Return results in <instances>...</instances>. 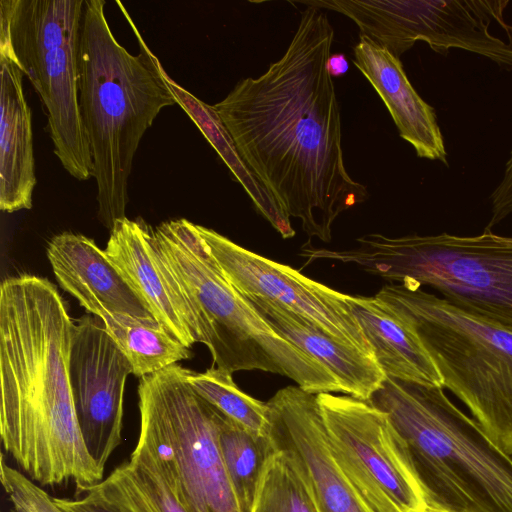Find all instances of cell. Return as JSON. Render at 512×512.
<instances>
[{"instance_id": "obj_1", "label": "cell", "mask_w": 512, "mask_h": 512, "mask_svg": "<svg viewBox=\"0 0 512 512\" xmlns=\"http://www.w3.org/2000/svg\"><path fill=\"white\" fill-rule=\"evenodd\" d=\"M333 40L327 15L307 6L283 56L212 105L282 213L324 242L336 218L368 198L344 162L340 108L327 68Z\"/></svg>"}, {"instance_id": "obj_2", "label": "cell", "mask_w": 512, "mask_h": 512, "mask_svg": "<svg viewBox=\"0 0 512 512\" xmlns=\"http://www.w3.org/2000/svg\"><path fill=\"white\" fill-rule=\"evenodd\" d=\"M74 322L56 287L30 274L0 287V434L18 470L41 487L100 483L69 380Z\"/></svg>"}, {"instance_id": "obj_3", "label": "cell", "mask_w": 512, "mask_h": 512, "mask_svg": "<svg viewBox=\"0 0 512 512\" xmlns=\"http://www.w3.org/2000/svg\"><path fill=\"white\" fill-rule=\"evenodd\" d=\"M139 44L133 55L114 37L105 1L84 0L78 49V100L97 185L98 218L111 230L126 217L128 179L141 138L176 104L158 58L117 1Z\"/></svg>"}, {"instance_id": "obj_4", "label": "cell", "mask_w": 512, "mask_h": 512, "mask_svg": "<svg viewBox=\"0 0 512 512\" xmlns=\"http://www.w3.org/2000/svg\"><path fill=\"white\" fill-rule=\"evenodd\" d=\"M367 402L388 416L400 436L427 508L512 512V456L443 387L387 377Z\"/></svg>"}, {"instance_id": "obj_5", "label": "cell", "mask_w": 512, "mask_h": 512, "mask_svg": "<svg viewBox=\"0 0 512 512\" xmlns=\"http://www.w3.org/2000/svg\"><path fill=\"white\" fill-rule=\"evenodd\" d=\"M417 334L448 388L489 438L512 456V332L422 287L384 285L375 295Z\"/></svg>"}, {"instance_id": "obj_6", "label": "cell", "mask_w": 512, "mask_h": 512, "mask_svg": "<svg viewBox=\"0 0 512 512\" xmlns=\"http://www.w3.org/2000/svg\"><path fill=\"white\" fill-rule=\"evenodd\" d=\"M348 250L323 249V260L354 264L399 283L428 286L454 306L512 332V237L489 228L387 237L372 233Z\"/></svg>"}, {"instance_id": "obj_7", "label": "cell", "mask_w": 512, "mask_h": 512, "mask_svg": "<svg viewBox=\"0 0 512 512\" xmlns=\"http://www.w3.org/2000/svg\"><path fill=\"white\" fill-rule=\"evenodd\" d=\"M84 0H0V53L28 77L45 107L54 153L77 180L93 176L78 100Z\"/></svg>"}, {"instance_id": "obj_8", "label": "cell", "mask_w": 512, "mask_h": 512, "mask_svg": "<svg viewBox=\"0 0 512 512\" xmlns=\"http://www.w3.org/2000/svg\"><path fill=\"white\" fill-rule=\"evenodd\" d=\"M189 370L174 364L139 379L140 434L187 512H241L219 447L220 411L193 390Z\"/></svg>"}, {"instance_id": "obj_9", "label": "cell", "mask_w": 512, "mask_h": 512, "mask_svg": "<svg viewBox=\"0 0 512 512\" xmlns=\"http://www.w3.org/2000/svg\"><path fill=\"white\" fill-rule=\"evenodd\" d=\"M507 0L380 1L331 0L328 9L350 18L365 36L397 58L417 41L442 55L452 48L512 69V38L490 31L493 22L512 37L504 19Z\"/></svg>"}, {"instance_id": "obj_10", "label": "cell", "mask_w": 512, "mask_h": 512, "mask_svg": "<svg viewBox=\"0 0 512 512\" xmlns=\"http://www.w3.org/2000/svg\"><path fill=\"white\" fill-rule=\"evenodd\" d=\"M316 398L336 462L373 511H424V493L388 416L351 396Z\"/></svg>"}, {"instance_id": "obj_11", "label": "cell", "mask_w": 512, "mask_h": 512, "mask_svg": "<svg viewBox=\"0 0 512 512\" xmlns=\"http://www.w3.org/2000/svg\"><path fill=\"white\" fill-rule=\"evenodd\" d=\"M196 226L226 279L239 293L278 303L336 339L374 357L350 309L348 294L252 252L213 229Z\"/></svg>"}, {"instance_id": "obj_12", "label": "cell", "mask_w": 512, "mask_h": 512, "mask_svg": "<svg viewBox=\"0 0 512 512\" xmlns=\"http://www.w3.org/2000/svg\"><path fill=\"white\" fill-rule=\"evenodd\" d=\"M131 373L101 318L88 314L74 323L70 386L84 443L103 470L122 442L124 389Z\"/></svg>"}, {"instance_id": "obj_13", "label": "cell", "mask_w": 512, "mask_h": 512, "mask_svg": "<svg viewBox=\"0 0 512 512\" xmlns=\"http://www.w3.org/2000/svg\"><path fill=\"white\" fill-rule=\"evenodd\" d=\"M267 404L272 444L294 455L319 512H374L332 454L316 394L287 386L278 390Z\"/></svg>"}, {"instance_id": "obj_14", "label": "cell", "mask_w": 512, "mask_h": 512, "mask_svg": "<svg viewBox=\"0 0 512 512\" xmlns=\"http://www.w3.org/2000/svg\"><path fill=\"white\" fill-rule=\"evenodd\" d=\"M104 252L160 325L189 348L203 344L195 315L161 260L150 226L142 220L117 219Z\"/></svg>"}, {"instance_id": "obj_15", "label": "cell", "mask_w": 512, "mask_h": 512, "mask_svg": "<svg viewBox=\"0 0 512 512\" xmlns=\"http://www.w3.org/2000/svg\"><path fill=\"white\" fill-rule=\"evenodd\" d=\"M47 257L61 288L88 313L153 317L92 239L62 232L50 239Z\"/></svg>"}, {"instance_id": "obj_16", "label": "cell", "mask_w": 512, "mask_h": 512, "mask_svg": "<svg viewBox=\"0 0 512 512\" xmlns=\"http://www.w3.org/2000/svg\"><path fill=\"white\" fill-rule=\"evenodd\" d=\"M353 48V64L376 90L399 135L420 158L447 163L443 136L434 109L409 82L399 58L365 36Z\"/></svg>"}, {"instance_id": "obj_17", "label": "cell", "mask_w": 512, "mask_h": 512, "mask_svg": "<svg viewBox=\"0 0 512 512\" xmlns=\"http://www.w3.org/2000/svg\"><path fill=\"white\" fill-rule=\"evenodd\" d=\"M241 295L275 332L325 367L342 393L368 401L387 378L374 357L336 339L306 318L278 303Z\"/></svg>"}, {"instance_id": "obj_18", "label": "cell", "mask_w": 512, "mask_h": 512, "mask_svg": "<svg viewBox=\"0 0 512 512\" xmlns=\"http://www.w3.org/2000/svg\"><path fill=\"white\" fill-rule=\"evenodd\" d=\"M23 72L0 53V209L32 208L36 185L31 110L23 90Z\"/></svg>"}, {"instance_id": "obj_19", "label": "cell", "mask_w": 512, "mask_h": 512, "mask_svg": "<svg viewBox=\"0 0 512 512\" xmlns=\"http://www.w3.org/2000/svg\"><path fill=\"white\" fill-rule=\"evenodd\" d=\"M348 303L387 377L443 387L442 377L417 334L386 302L376 296L349 295Z\"/></svg>"}, {"instance_id": "obj_20", "label": "cell", "mask_w": 512, "mask_h": 512, "mask_svg": "<svg viewBox=\"0 0 512 512\" xmlns=\"http://www.w3.org/2000/svg\"><path fill=\"white\" fill-rule=\"evenodd\" d=\"M167 84L178 104L198 126L205 138L229 167L237 180L248 193L255 208L264 216L283 238L295 235L290 218L286 217L273 197L241 158L235 143L213 109L166 75Z\"/></svg>"}, {"instance_id": "obj_21", "label": "cell", "mask_w": 512, "mask_h": 512, "mask_svg": "<svg viewBox=\"0 0 512 512\" xmlns=\"http://www.w3.org/2000/svg\"><path fill=\"white\" fill-rule=\"evenodd\" d=\"M109 335L139 379L192 356L190 348L170 334L153 317L105 313L101 317Z\"/></svg>"}, {"instance_id": "obj_22", "label": "cell", "mask_w": 512, "mask_h": 512, "mask_svg": "<svg viewBox=\"0 0 512 512\" xmlns=\"http://www.w3.org/2000/svg\"><path fill=\"white\" fill-rule=\"evenodd\" d=\"M218 441L241 512H251L264 465L274 450L269 437H257L220 412Z\"/></svg>"}, {"instance_id": "obj_23", "label": "cell", "mask_w": 512, "mask_h": 512, "mask_svg": "<svg viewBox=\"0 0 512 512\" xmlns=\"http://www.w3.org/2000/svg\"><path fill=\"white\" fill-rule=\"evenodd\" d=\"M251 512H319L313 491L289 450L274 446L264 465Z\"/></svg>"}, {"instance_id": "obj_24", "label": "cell", "mask_w": 512, "mask_h": 512, "mask_svg": "<svg viewBox=\"0 0 512 512\" xmlns=\"http://www.w3.org/2000/svg\"><path fill=\"white\" fill-rule=\"evenodd\" d=\"M188 382L200 397L253 435L270 436L267 402L243 392L231 373L212 365L204 372L189 370Z\"/></svg>"}, {"instance_id": "obj_25", "label": "cell", "mask_w": 512, "mask_h": 512, "mask_svg": "<svg viewBox=\"0 0 512 512\" xmlns=\"http://www.w3.org/2000/svg\"><path fill=\"white\" fill-rule=\"evenodd\" d=\"M54 501L65 512H160L128 461L82 495Z\"/></svg>"}, {"instance_id": "obj_26", "label": "cell", "mask_w": 512, "mask_h": 512, "mask_svg": "<svg viewBox=\"0 0 512 512\" xmlns=\"http://www.w3.org/2000/svg\"><path fill=\"white\" fill-rule=\"evenodd\" d=\"M128 462L160 512H187L165 474L152 444L143 435L139 434Z\"/></svg>"}, {"instance_id": "obj_27", "label": "cell", "mask_w": 512, "mask_h": 512, "mask_svg": "<svg viewBox=\"0 0 512 512\" xmlns=\"http://www.w3.org/2000/svg\"><path fill=\"white\" fill-rule=\"evenodd\" d=\"M0 478L12 509L15 512H65L40 485L20 470L0 462Z\"/></svg>"}, {"instance_id": "obj_28", "label": "cell", "mask_w": 512, "mask_h": 512, "mask_svg": "<svg viewBox=\"0 0 512 512\" xmlns=\"http://www.w3.org/2000/svg\"><path fill=\"white\" fill-rule=\"evenodd\" d=\"M491 219L487 228L512 214V151L505 165L503 178L491 195Z\"/></svg>"}, {"instance_id": "obj_29", "label": "cell", "mask_w": 512, "mask_h": 512, "mask_svg": "<svg viewBox=\"0 0 512 512\" xmlns=\"http://www.w3.org/2000/svg\"><path fill=\"white\" fill-rule=\"evenodd\" d=\"M327 68L332 77H339L349 69L348 61L344 54H331L327 62Z\"/></svg>"}, {"instance_id": "obj_30", "label": "cell", "mask_w": 512, "mask_h": 512, "mask_svg": "<svg viewBox=\"0 0 512 512\" xmlns=\"http://www.w3.org/2000/svg\"><path fill=\"white\" fill-rule=\"evenodd\" d=\"M422 512H442V511H438V510H434V509H431V508H426L424 511Z\"/></svg>"}, {"instance_id": "obj_31", "label": "cell", "mask_w": 512, "mask_h": 512, "mask_svg": "<svg viewBox=\"0 0 512 512\" xmlns=\"http://www.w3.org/2000/svg\"><path fill=\"white\" fill-rule=\"evenodd\" d=\"M10 512H15L12 508L10 509Z\"/></svg>"}]
</instances>
